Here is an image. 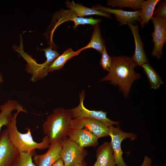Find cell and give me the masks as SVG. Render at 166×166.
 <instances>
[{
    "mask_svg": "<svg viewBox=\"0 0 166 166\" xmlns=\"http://www.w3.org/2000/svg\"><path fill=\"white\" fill-rule=\"evenodd\" d=\"M143 0H110L107 5L113 7H128L135 10L141 9Z\"/></svg>",
    "mask_w": 166,
    "mask_h": 166,
    "instance_id": "23",
    "label": "cell"
},
{
    "mask_svg": "<svg viewBox=\"0 0 166 166\" xmlns=\"http://www.w3.org/2000/svg\"><path fill=\"white\" fill-rule=\"evenodd\" d=\"M84 128L91 132L98 139L108 136L109 127L99 121L85 118L72 119L71 129Z\"/></svg>",
    "mask_w": 166,
    "mask_h": 166,
    "instance_id": "9",
    "label": "cell"
},
{
    "mask_svg": "<svg viewBox=\"0 0 166 166\" xmlns=\"http://www.w3.org/2000/svg\"><path fill=\"white\" fill-rule=\"evenodd\" d=\"M3 81L2 76L0 72V84L3 82Z\"/></svg>",
    "mask_w": 166,
    "mask_h": 166,
    "instance_id": "29",
    "label": "cell"
},
{
    "mask_svg": "<svg viewBox=\"0 0 166 166\" xmlns=\"http://www.w3.org/2000/svg\"><path fill=\"white\" fill-rule=\"evenodd\" d=\"M55 23L52 29L50 38H53V33L56 28L61 24L67 21H72L74 24V28L79 25L90 24L93 26L101 21L100 19L92 18H86L77 17L71 10H63L56 14L54 17Z\"/></svg>",
    "mask_w": 166,
    "mask_h": 166,
    "instance_id": "10",
    "label": "cell"
},
{
    "mask_svg": "<svg viewBox=\"0 0 166 166\" xmlns=\"http://www.w3.org/2000/svg\"><path fill=\"white\" fill-rule=\"evenodd\" d=\"M20 46L14 45L13 47L27 62L26 70L31 75L30 80L35 82L42 79L48 74L49 68L52 62L59 56L58 52L53 49L54 46L50 45L49 47L40 49L44 52L46 58L45 61L42 64L38 63L30 55L25 53L23 49V39L22 35H20Z\"/></svg>",
    "mask_w": 166,
    "mask_h": 166,
    "instance_id": "4",
    "label": "cell"
},
{
    "mask_svg": "<svg viewBox=\"0 0 166 166\" xmlns=\"http://www.w3.org/2000/svg\"><path fill=\"white\" fill-rule=\"evenodd\" d=\"M108 136L111 138L110 143L116 164L117 166H128L122 157L121 143L124 139L126 138H130L132 140H135L137 138L136 135L133 133L124 132L118 126L115 128L111 126L109 127Z\"/></svg>",
    "mask_w": 166,
    "mask_h": 166,
    "instance_id": "7",
    "label": "cell"
},
{
    "mask_svg": "<svg viewBox=\"0 0 166 166\" xmlns=\"http://www.w3.org/2000/svg\"><path fill=\"white\" fill-rule=\"evenodd\" d=\"M66 7L75 13L77 17L83 18L85 16L96 15L111 18V15L101 11L97 10L84 6L81 4L75 3L73 1H67Z\"/></svg>",
    "mask_w": 166,
    "mask_h": 166,
    "instance_id": "18",
    "label": "cell"
},
{
    "mask_svg": "<svg viewBox=\"0 0 166 166\" xmlns=\"http://www.w3.org/2000/svg\"><path fill=\"white\" fill-rule=\"evenodd\" d=\"M83 163H82L77 165L76 166H83Z\"/></svg>",
    "mask_w": 166,
    "mask_h": 166,
    "instance_id": "31",
    "label": "cell"
},
{
    "mask_svg": "<svg viewBox=\"0 0 166 166\" xmlns=\"http://www.w3.org/2000/svg\"><path fill=\"white\" fill-rule=\"evenodd\" d=\"M154 15L164 18H166V1L162 2L158 8L154 11Z\"/></svg>",
    "mask_w": 166,
    "mask_h": 166,
    "instance_id": "26",
    "label": "cell"
},
{
    "mask_svg": "<svg viewBox=\"0 0 166 166\" xmlns=\"http://www.w3.org/2000/svg\"><path fill=\"white\" fill-rule=\"evenodd\" d=\"M111 59L109 73L100 81H109L111 84L117 85L124 97L127 98L132 84L140 78V75L135 71L136 66L131 57L119 56L112 57Z\"/></svg>",
    "mask_w": 166,
    "mask_h": 166,
    "instance_id": "1",
    "label": "cell"
},
{
    "mask_svg": "<svg viewBox=\"0 0 166 166\" xmlns=\"http://www.w3.org/2000/svg\"><path fill=\"white\" fill-rule=\"evenodd\" d=\"M96 162L100 166H115L113 151L110 142H105L97 149Z\"/></svg>",
    "mask_w": 166,
    "mask_h": 166,
    "instance_id": "17",
    "label": "cell"
},
{
    "mask_svg": "<svg viewBox=\"0 0 166 166\" xmlns=\"http://www.w3.org/2000/svg\"><path fill=\"white\" fill-rule=\"evenodd\" d=\"M21 112L17 111L13 115L9 123L6 126L9 138L14 148L19 153L28 152L35 150L48 148L50 144L48 137L45 136L40 143L35 142L33 139L31 130L27 128L26 133L19 132L16 125L17 117Z\"/></svg>",
    "mask_w": 166,
    "mask_h": 166,
    "instance_id": "3",
    "label": "cell"
},
{
    "mask_svg": "<svg viewBox=\"0 0 166 166\" xmlns=\"http://www.w3.org/2000/svg\"><path fill=\"white\" fill-rule=\"evenodd\" d=\"M101 57L100 61V64L103 69L109 71L112 63L111 57L108 54L105 46L101 53Z\"/></svg>",
    "mask_w": 166,
    "mask_h": 166,
    "instance_id": "25",
    "label": "cell"
},
{
    "mask_svg": "<svg viewBox=\"0 0 166 166\" xmlns=\"http://www.w3.org/2000/svg\"><path fill=\"white\" fill-rule=\"evenodd\" d=\"M80 103L76 107L71 109L72 118H88L99 121L108 127L117 124L119 122L113 121L107 116V113L102 110H91L86 109L84 106V101L85 97L84 91L79 94Z\"/></svg>",
    "mask_w": 166,
    "mask_h": 166,
    "instance_id": "6",
    "label": "cell"
},
{
    "mask_svg": "<svg viewBox=\"0 0 166 166\" xmlns=\"http://www.w3.org/2000/svg\"><path fill=\"white\" fill-rule=\"evenodd\" d=\"M159 0L144 1L141 6L140 14V25L142 28L147 25L153 18L155 7Z\"/></svg>",
    "mask_w": 166,
    "mask_h": 166,
    "instance_id": "19",
    "label": "cell"
},
{
    "mask_svg": "<svg viewBox=\"0 0 166 166\" xmlns=\"http://www.w3.org/2000/svg\"><path fill=\"white\" fill-rule=\"evenodd\" d=\"M18 153L9 138L6 128L0 136V166H11Z\"/></svg>",
    "mask_w": 166,
    "mask_h": 166,
    "instance_id": "12",
    "label": "cell"
},
{
    "mask_svg": "<svg viewBox=\"0 0 166 166\" xmlns=\"http://www.w3.org/2000/svg\"><path fill=\"white\" fill-rule=\"evenodd\" d=\"M152 163V161L151 159L146 156L144 157L143 163L140 166H150Z\"/></svg>",
    "mask_w": 166,
    "mask_h": 166,
    "instance_id": "27",
    "label": "cell"
},
{
    "mask_svg": "<svg viewBox=\"0 0 166 166\" xmlns=\"http://www.w3.org/2000/svg\"><path fill=\"white\" fill-rule=\"evenodd\" d=\"M128 25L131 30L135 43V52L131 58L136 66H141L144 63H148V60L139 34L138 26L133 24Z\"/></svg>",
    "mask_w": 166,
    "mask_h": 166,
    "instance_id": "15",
    "label": "cell"
},
{
    "mask_svg": "<svg viewBox=\"0 0 166 166\" xmlns=\"http://www.w3.org/2000/svg\"><path fill=\"white\" fill-rule=\"evenodd\" d=\"M93 26V31L90 42L81 49L83 51L87 49L93 48L101 54L104 47L105 46V41L102 37L99 23Z\"/></svg>",
    "mask_w": 166,
    "mask_h": 166,
    "instance_id": "20",
    "label": "cell"
},
{
    "mask_svg": "<svg viewBox=\"0 0 166 166\" xmlns=\"http://www.w3.org/2000/svg\"><path fill=\"white\" fill-rule=\"evenodd\" d=\"M62 140L50 144L47 151L42 154H35L33 159L37 166H52L60 158Z\"/></svg>",
    "mask_w": 166,
    "mask_h": 166,
    "instance_id": "14",
    "label": "cell"
},
{
    "mask_svg": "<svg viewBox=\"0 0 166 166\" xmlns=\"http://www.w3.org/2000/svg\"><path fill=\"white\" fill-rule=\"evenodd\" d=\"M35 154V150L19 153L11 166H37L33 159Z\"/></svg>",
    "mask_w": 166,
    "mask_h": 166,
    "instance_id": "24",
    "label": "cell"
},
{
    "mask_svg": "<svg viewBox=\"0 0 166 166\" xmlns=\"http://www.w3.org/2000/svg\"><path fill=\"white\" fill-rule=\"evenodd\" d=\"M14 110L27 113V111L16 100H8L0 106V136L2 128L3 126L6 127L9 123L13 115L12 112Z\"/></svg>",
    "mask_w": 166,
    "mask_h": 166,
    "instance_id": "16",
    "label": "cell"
},
{
    "mask_svg": "<svg viewBox=\"0 0 166 166\" xmlns=\"http://www.w3.org/2000/svg\"><path fill=\"white\" fill-rule=\"evenodd\" d=\"M52 166H65L64 162L61 159L57 160Z\"/></svg>",
    "mask_w": 166,
    "mask_h": 166,
    "instance_id": "28",
    "label": "cell"
},
{
    "mask_svg": "<svg viewBox=\"0 0 166 166\" xmlns=\"http://www.w3.org/2000/svg\"><path fill=\"white\" fill-rule=\"evenodd\" d=\"M72 117L71 109L57 108L43 123L44 133L49 138L50 144L67 136L71 129Z\"/></svg>",
    "mask_w": 166,
    "mask_h": 166,
    "instance_id": "2",
    "label": "cell"
},
{
    "mask_svg": "<svg viewBox=\"0 0 166 166\" xmlns=\"http://www.w3.org/2000/svg\"><path fill=\"white\" fill-rule=\"evenodd\" d=\"M92 8L108 14L114 15L120 26L133 24L137 21L140 22V10L129 11H125L120 9H113L103 6L100 4L93 6Z\"/></svg>",
    "mask_w": 166,
    "mask_h": 166,
    "instance_id": "11",
    "label": "cell"
},
{
    "mask_svg": "<svg viewBox=\"0 0 166 166\" xmlns=\"http://www.w3.org/2000/svg\"><path fill=\"white\" fill-rule=\"evenodd\" d=\"M87 154L86 149L70 140L67 136L62 139L60 157L65 166H76L83 163Z\"/></svg>",
    "mask_w": 166,
    "mask_h": 166,
    "instance_id": "5",
    "label": "cell"
},
{
    "mask_svg": "<svg viewBox=\"0 0 166 166\" xmlns=\"http://www.w3.org/2000/svg\"></svg>",
    "mask_w": 166,
    "mask_h": 166,
    "instance_id": "32",
    "label": "cell"
},
{
    "mask_svg": "<svg viewBox=\"0 0 166 166\" xmlns=\"http://www.w3.org/2000/svg\"><path fill=\"white\" fill-rule=\"evenodd\" d=\"M152 20L154 30L152 35L154 48L151 54L160 59L163 54L162 49L166 42V18L154 15Z\"/></svg>",
    "mask_w": 166,
    "mask_h": 166,
    "instance_id": "8",
    "label": "cell"
},
{
    "mask_svg": "<svg viewBox=\"0 0 166 166\" xmlns=\"http://www.w3.org/2000/svg\"><path fill=\"white\" fill-rule=\"evenodd\" d=\"M141 66L147 77L151 88L155 89H159L163 82L156 70L148 62L144 63Z\"/></svg>",
    "mask_w": 166,
    "mask_h": 166,
    "instance_id": "22",
    "label": "cell"
},
{
    "mask_svg": "<svg viewBox=\"0 0 166 166\" xmlns=\"http://www.w3.org/2000/svg\"><path fill=\"white\" fill-rule=\"evenodd\" d=\"M82 51L81 49L76 51H73L71 48L67 49L51 64L48 69L49 72L60 69L69 59L78 55Z\"/></svg>",
    "mask_w": 166,
    "mask_h": 166,
    "instance_id": "21",
    "label": "cell"
},
{
    "mask_svg": "<svg viewBox=\"0 0 166 166\" xmlns=\"http://www.w3.org/2000/svg\"><path fill=\"white\" fill-rule=\"evenodd\" d=\"M93 166H100L96 162Z\"/></svg>",
    "mask_w": 166,
    "mask_h": 166,
    "instance_id": "30",
    "label": "cell"
},
{
    "mask_svg": "<svg viewBox=\"0 0 166 166\" xmlns=\"http://www.w3.org/2000/svg\"><path fill=\"white\" fill-rule=\"evenodd\" d=\"M67 136L70 140L83 148L96 147L98 144V138L91 132L85 128L71 129Z\"/></svg>",
    "mask_w": 166,
    "mask_h": 166,
    "instance_id": "13",
    "label": "cell"
}]
</instances>
